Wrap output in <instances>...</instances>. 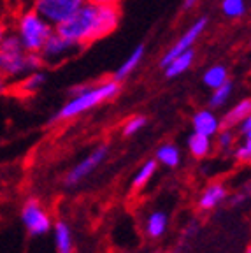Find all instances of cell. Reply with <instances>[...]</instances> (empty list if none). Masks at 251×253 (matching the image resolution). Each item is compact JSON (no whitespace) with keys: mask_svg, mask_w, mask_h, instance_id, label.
I'll return each mask as SVG.
<instances>
[{"mask_svg":"<svg viewBox=\"0 0 251 253\" xmlns=\"http://www.w3.org/2000/svg\"><path fill=\"white\" fill-rule=\"evenodd\" d=\"M21 220H23V223L27 225L28 232L32 236H42L51 229V220L36 201H30L25 204L23 211H21Z\"/></svg>","mask_w":251,"mask_h":253,"instance_id":"9c48e42d","label":"cell"},{"mask_svg":"<svg viewBox=\"0 0 251 253\" xmlns=\"http://www.w3.org/2000/svg\"><path fill=\"white\" fill-rule=\"evenodd\" d=\"M11 83H9L7 79H4L2 76H0V95H4V93H7L9 90H11Z\"/></svg>","mask_w":251,"mask_h":253,"instance_id":"83f0119b","label":"cell"},{"mask_svg":"<svg viewBox=\"0 0 251 253\" xmlns=\"http://www.w3.org/2000/svg\"><path fill=\"white\" fill-rule=\"evenodd\" d=\"M107 153H109V148L107 146H98L97 150H93L86 158H83L81 162L67 174L65 178V185L67 186H74L78 185L79 181H83L84 178H88L95 169H97L100 164L106 160Z\"/></svg>","mask_w":251,"mask_h":253,"instance_id":"ba28073f","label":"cell"},{"mask_svg":"<svg viewBox=\"0 0 251 253\" xmlns=\"http://www.w3.org/2000/svg\"><path fill=\"white\" fill-rule=\"evenodd\" d=\"M232 93H234V83H232V79H228V81H225V83L220 84L218 88L211 90V97H209V106H211V109L223 107L225 104L230 100Z\"/></svg>","mask_w":251,"mask_h":253,"instance_id":"ac0fdd59","label":"cell"},{"mask_svg":"<svg viewBox=\"0 0 251 253\" xmlns=\"http://www.w3.org/2000/svg\"><path fill=\"white\" fill-rule=\"evenodd\" d=\"M225 197H227V190H225L223 185H211L204 194H202L199 204L202 210H212V208H216L221 201H225Z\"/></svg>","mask_w":251,"mask_h":253,"instance_id":"e0dca14e","label":"cell"},{"mask_svg":"<svg viewBox=\"0 0 251 253\" xmlns=\"http://www.w3.org/2000/svg\"><path fill=\"white\" fill-rule=\"evenodd\" d=\"M199 4H200V0H183V9H185V11H192V9H195Z\"/></svg>","mask_w":251,"mask_h":253,"instance_id":"f1b7e54d","label":"cell"},{"mask_svg":"<svg viewBox=\"0 0 251 253\" xmlns=\"http://www.w3.org/2000/svg\"><path fill=\"white\" fill-rule=\"evenodd\" d=\"M251 113V100L243 99L241 102L234 104L230 109L225 113L223 118H220L221 128H234L239 122H243L246 116H250Z\"/></svg>","mask_w":251,"mask_h":253,"instance_id":"5bb4252c","label":"cell"},{"mask_svg":"<svg viewBox=\"0 0 251 253\" xmlns=\"http://www.w3.org/2000/svg\"><path fill=\"white\" fill-rule=\"evenodd\" d=\"M7 32H9V25L4 23V21H0V42H2V39L5 37Z\"/></svg>","mask_w":251,"mask_h":253,"instance_id":"f546056e","label":"cell"},{"mask_svg":"<svg viewBox=\"0 0 251 253\" xmlns=\"http://www.w3.org/2000/svg\"><path fill=\"white\" fill-rule=\"evenodd\" d=\"M208 25H209L208 16H200L199 20L193 21V23L190 25L183 34H181L179 39H177L176 42H174L172 46L164 53V56H162V60H160V65H165V63L169 62L172 56L179 55V53H185V51H188V49H193V46L197 44V41H199L200 37H202V34L206 32Z\"/></svg>","mask_w":251,"mask_h":253,"instance_id":"52a82bcc","label":"cell"},{"mask_svg":"<svg viewBox=\"0 0 251 253\" xmlns=\"http://www.w3.org/2000/svg\"><path fill=\"white\" fill-rule=\"evenodd\" d=\"M86 0H32V9L53 28L65 23Z\"/></svg>","mask_w":251,"mask_h":253,"instance_id":"8992f818","label":"cell"},{"mask_svg":"<svg viewBox=\"0 0 251 253\" xmlns=\"http://www.w3.org/2000/svg\"><path fill=\"white\" fill-rule=\"evenodd\" d=\"M193 63H195V51H193V49H188V51H185V53H179V55L172 56L165 65H162L164 76L167 79L179 78V76L186 74V72L192 69Z\"/></svg>","mask_w":251,"mask_h":253,"instance_id":"30bf717a","label":"cell"},{"mask_svg":"<svg viewBox=\"0 0 251 253\" xmlns=\"http://www.w3.org/2000/svg\"><path fill=\"white\" fill-rule=\"evenodd\" d=\"M211 148H212V142L209 135L199 134V132H192L188 135V150L195 158L208 157L211 153Z\"/></svg>","mask_w":251,"mask_h":253,"instance_id":"2e32d148","label":"cell"},{"mask_svg":"<svg viewBox=\"0 0 251 253\" xmlns=\"http://www.w3.org/2000/svg\"><path fill=\"white\" fill-rule=\"evenodd\" d=\"M120 20L122 11L118 4H93L86 0L65 23L55 30L79 47H84L113 34L118 28Z\"/></svg>","mask_w":251,"mask_h":253,"instance_id":"6da1fadb","label":"cell"},{"mask_svg":"<svg viewBox=\"0 0 251 253\" xmlns=\"http://www.w3.org/2000/svg\"><path fill=\"white\" fill-rule=\"evenodd\" d=\"M144 56H146V46L144 44H137V46L130 51V55L122 62V65L114 71L113 79H116L118 83H122V81H125L126 78H130V76L139 69V65L142 63Z\"/></svg>","mask_w":251,"mask_h":253,"instance_id":"8fae6325","label":"cell"},{"mask_svg":"<svg viewBox=\"0 0 251 253\" xmlns=\"http://www.w3.org/2000/svg\"><path fill=\"white\" fill-rule=\"evenodd\" d=\"M81 49L83 47H79L76 42L69 41L67 37H63L62 34H58L55 30L51 36L47 37L44 46L41 47L39 56L44 67H58L62 63L74 58Z\"/></svg>","mask_w":251,"mask_h":253,"instance_id":"5b68a950","label":"cell"},{"mask_svg":"<svg viewBox=\"0 0 251 253\" xmlns=\"http://www.w3.org/2000/svg\"><path fill=\"white\" fill-rule=\"evenodd\" d=\"M167 229V214L162 211H155L149 214L148 223H146V230L151 237H160Z\"/></svg>","mask_w":251,"mask_h":253,"instance_id":"7402d4cb","label":"cell"},{"mask_svg":"<svg viewBox=\"0 0 251 253\" xmlns=\"http://www.w3.org/2000/svg\"><path fill=\"white\" fill-rule=\"evenodd\" d=\"M216 137H218V146L223 151H230L232 146L236 144V134L232 128H220L216 132Z\"/></svg>","mask_w":251,"mask_h":253,"instance_id":"cb8c5ba5","label":"cell"},{"mask_svg":"<svg viewBox=\"0 0 251 253\" xmlns=\"http://www.w3.org/2000/svg\"><path fill=\"white\" fill-rule=\"evenodd\" d=\"M46 81H47V74L42 67V69H37V71L28 72V74L25 76V78H21L18 83L12 84V88H16V91L20 95L30 97V95L39 93L44 84H46Z\"/></svg>","mask_w":251,"mask_h":253,"instance_id":"4fadbf2b","label":"cell"},{"mask_svg":"<svg viewBox=\"0 0 251 253\" xmlns=\"http://www.w3.org/2000/svg\"><path fill=\"white\" fill-rule=\"evenodd\" d=\"M42 67L39 53L27 51L20 39L9 30L0 42V76L7 79L12 86L28 72Z\"/></svg>","mask_w":251,"mask_h":253,"instance_id":"3957f363","label":"cell"},{"mask_svg":"<svg viewBox=\"0 0 251 253\" xmlns=\"http://www.w3.org/2000/svg\"><path fill=\"white\" fill-rule=\"evenodd\" d=\"M146 123H148L146 116H141V115L132 116V118L125 123V126H123V134H125L126 137H128V135H135L137 132H141L142 128H144Z\"/></svg>","mask_w":251,"mask_h":253,"instance_id":"d4e9b609","label":"cell"},{"mask_svg":"<svg viewBox=\"0 0 251 253\" xmlns=\"http://www.w3.org/2000/svg\"><path fill=\"white\" fill-rule=\"evenodd\" d=\"M9 30L20 39V42L23 44L27 51L39 53L47 37L55 32V28L44 18H41L32 7H27L16 14L14 21H12V28H9Z\"/></svg>","mask_w":251,"mask_h":253,"instance_id":"277c9868","label":"cell"},{"mask_svg":"<svg viewBox=\"0 0 251 253\" xmlns=\"http://www.w3.org/2000/svg\"><path fill=\"white\" fill-rule=\"evenodd\" d=\"M88 2H93V4H120L122 0H88Z\"/></svg>","mask_w":251,"mask_h":253,"instance_id":"4dcf8cb0","label":"cell"},{"mask_svg":"<svg viewBox=\"0 0 251 253\" xmlns=\"http://www.w3.org/2000/svg\"><path fill=\"white\" fill-rule=\"evenodd\" d=\"M158 162L167 167H177L181 162V153L174 144H164L157 150Z\"/></svg>","mask_w":251,"mask_h":253,"instance_id":"44dd1931","label":"cell"},{"mask_svg":"<svg viewBox=\"0 0 251 253\" xmlns=\"http://www.w3.org/2000/svg\"><path fill=\"white\" fill-rule=\"evenodd\" d=\"M155 172H157V160H148V162H144L141 166V169H139V172L135 174V178H133V183H132L133 188L144 186Z\"/></svg>","mask_w":251,"mask_h":253,"instance_id":"603a6c76","label":"cell"},{"mask_svg":"<svg viewBox=\"0 0 251 253\" xmlns=\"http://www.w3.org/2000/svg\"><path fill=\"white\" fill-rule=\"evenodd\" d=\"M122 90V83L116 79H104L98 83H83L71 88V97L55 113L51 122H63V120H72L76 116L114 99Z\"/></svg>","mask_w":251,"mask_h":253,"instance_id":"7a4b0ae2","label":"cell"},{"mask_svg":"<svg viewBox=\"0 0 251 253\" xmlns=\"http://www.w3.org/2000/svg\"><path fill=\"white\" fill-rule=\"evenodd\" d=\"M234 157H236L237 160H241V162H250V158H251V139H244V141L241 142L239 146L236 148V151H234Z\"/></svg>","mask_w":251,"mask_h":253,"instance_id":"484cf974","label":"cell"},{"mask_svg":"<svg viewBox=\"0 0 251 253\" xmlns=\"http://www.w3.org/2000/svg\"><path fill=\"white\" fill-rule=\"evenodd\" d=\"M55 241H56V252L58 253H72L74 245H72L71 229L63 221H58L55 225Z\"/></svg>","mask_w":251,"mask_h":253,"instance_id":"d6986e66","label":"cell"},{"mask_svg":"<svg viewBox=\"0 0 251 253\" xmlns=\"http://www.w3.org/2000/svg\"><path fill=\"white\" fill-rule=\"evenodd\" d=\"M221 12L228 20H241L246 16L248 4L246 0H221Z\"/></svg>","mask_w":251,"mask_h":253,"instance_id":"ffe728a7","label":"cell"},{"mask_svg":"<svg viewBox=\"0 0 251 253\" xmlns=\"http://www.w3.org/2000/svg\"><path fill=\"white\" fill-rule=\"evenodd\" d=\"M237 132H239L241 139H251V116H246L243 122L237 123Z\"/></svg>","mask_w":251,"mask_h":253,"instance_id":"4316f807","label":"cell"},{"mask_svg":"<svg viewBox=\"0 0 251 253\" xmlns=\"http://www.w3.org/2000/svg\"><path fill=\"white\" fill-rule=\"evenodd\" d=\"M228 79H230V72H228V69L225 67L223 63H212V65H209L206 69L204 74H202V83L209 90H214V88L223 84Z\"/></svg>","mask_w":251,"mask_h":253,"instance_id":"9a60e30c","label":"cell"},{"mask_svg":"<svg viewBox=\"0 0 251 253\" xmlns=\"http://www.w3.org/2000/svg\"><path fill=\"white\" fill-rule=\"evenodd\" d=\"M192 126H193V132L209 135V137L216 135V132L221 128L220 118L216 116V113L212 109L197 111L195 115H193V118H192Z\"/></svg>","mask_w":251,"mask_h":253,"instance_id":"7c38bea8","label":"cell"}]
</instances>
